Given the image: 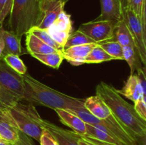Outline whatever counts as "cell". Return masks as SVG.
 I'll use <instances>...</instances> for the list:
<instances>
[{"mask_svg": "<svg viewBox=\"0 0 146 145\" xmlns=\"http://www.w3.org/2000/svg\"><path fill=\"white\" fill-rule=\"evenodd\" d=\"M43 126L52 134L58 145H79L80 136L73 131L63 129L46 119H43Z\"/></svg>", "mask_w": 146, "mask_h": 145, "instance_id": "obj_13", "label": "cell"}, {"mask_svg": "<svg viewBox=\"0 0 146 145\" xmlns=\"http://www.w3.org/2000/svg\"><path fill=\"white\" fill-rule=\"evenodd\" d=\"M84 107L90 113L100 119H105L112 114L108 107L97 95L86 99Z\"/></svg>", "mask_w": 146, "mask_h": 145, "instance_id": "obj_19", "label": "cell"}, {"mask_svg": "<svg viewBox=\"0 0 146 145\" xmlns=\"http://www.w3.org/2000/svg\"><path fill=\"white\" fill-rule=\"evenodd\" d=\"M78 143L79 145H99L94 141L81 136H80L78 138Z\"/></svg>", "mask_w": 146, "mask_h": 145, "instance_id": "obj_34", "label": "cell"}, {"mask_svg": "<svg viewBox=\"0 0 146 145\" xmlns=\"http://www.w3.org/2000/svg\"><path fill=\"white\" fill-rule=\"evenodd\" d=\"M69 110V109H68ZM79 117L85 123L89 124L100 129L108 132L123 145H139L136 136L121 123L113 114L104 119H100L90 113L86 107L77 110H70Z\"/></svg>", "mask_w": 146, "mask_h": 145, "instance_id": "obj_5", "label": "cell"}, {"mask_svg": "<svg viewBox=\"0 0 146 145\" xmlns=\"http://www.w3.org/2000/svg\"><path fill=\"white\" fill-rule=\"evenodd\" d=\"M29 31L32 33L34 35H35L36 36L38 37V38H39V39H41L43 42H44L46 44L49 45V46L55 48L56 50H57L58 51H60V52H63V51H64V48L61 47L58 43L56 42V41L50 36V35L47 33V31H46V30L41 29V28H37V27H33V28H31Z\"/></svg>", "mask_w": 146, "mask_h": 145, "instance_id": "obj_29", "label": "cell"}, {"mask_svg": "<svg viewBox=\"0 0 146 145\" xmlns=\"http://www.w3.org/2000/svg\"><path fill=\"white\" fill-rule=\"evenodd\" d=\"M99 45L107 53L114 58V60H124L123 46L117 41L113 40L98 43Z\"/></svg>", "mask_w": 146, "mask_h": 145, "instance_id": "obj_25", "label": "cell"}, {"mask_svg": "<svg viewBox=\"0 0 146 145\" xmlns=\"http://www.w3.org/2000/svg\"><path fill=\"white\" fill-rule=\"evenodd\" d=\"M4 62L9 65L11 68H12L14 71L18 72L20 75H23L27 73V68L24 65L22 60L20 58L19 56L12 54H8L3 57L2 58Z\"/></svg>", "mask_w": 146, "mask_h": 145, "instance_id": "obj_28", "label": "cell"}, {"mask_svg": "<svg viewBox=\"0 0 146 145\" xmlns=\"http://www.w3.org/2000/svg\"><path fill=\"white\" fill-rule=\"evenodd\" d=\"M8 109L15 120L19 131L39 142L44 127L43 119L34 105L19 102Z\"/></svg>", "mask_w": 146, "mask_h": 145, "instance_id": "obj_6", "label": "cell"}, {"mask_svg": "<svg viewBox=\"0 0 146 145\" xmlns=\"http://www.w3.org/2000/svg\"><path fill=\"white\" fill-rule=\"evenodd\" d=\"M123 51L124 61L128 63V65L131 68V75H133L134 71H138V69L142 68L138 49L135 46L129 45L123 47Z\"/></svg>", "mask_w": 146, "mask_h": 145, "instance_id": "obj_22", "label": "cell"}, {"mask_svg": "<svg viewBox=\"0 0 146 145\" xmlns=\"http://www.w3.org/2000/svg\"><path fill=\"white\" fill-rule=\"evenodd\" d=\"M14 0H0V26H2L6 17L10 14Z\"/></svg>", "mask_w": 146, "mask_h": 145, "instance_id": "obj_30", "label": "cell"}, {"mask_svg": "<svg viewBox=\"0 0 146 145\" xmlns=\"http://www.w3.org/2000/svg\"><path fill=\"white\" fill-rule=\"evenodd\" d=\"M98 44H89L84 45L70 47L63 51L64 59L73 65H80L84 64V60L91 50Z\"/></svg>", "mask_w": 146, "mask_h": 145, "instance_id": "obj_17", "label": "cell"}, {"mask_svg": "<svg viewBox=\"0 0 146 145\" xmlns=\"http://www.w3.org/2000/svg\"><path fill=\"white\" fill-rule=\"evenodd\" d=\"M111 40L117 41L123 47L129 46V45H133L136 47L129 29L123 20L117 23L116 26L113 31V36Z\"/></svg>", "mask_w": 146, "mask_h": 145, "instance_id": "obj_21", "label": "cell"}, {"mask_svg": "<svg viewBox=\"0 0 146 145\" xmlns=\"http://www.w3.org/2000/svg\"><path fill=\"white\" fill-rule=\"evenodd\" d=\"M24 82V99L28 103L41 105L52 109H64L75 111L84 107V100L56 90L29 74L23 75Z\"/></svg>", "mask_w": 146, "mask_h": 145, "instance_id": "obj_2", "label": "cell"}, {"mask_svg": "<svg viewBox=\"0 0 146 145\" xmlns=\"http://www.w3.org/2000/svg\"><path fill=\"white\" fill-rule=\"evenodd\" d=\"M91 38L87 36L86 35L82 33L81 31H74V33H71V35L67 39L65 45H64V50L67 49L72 46H76V45H84V44H95ZM97 44V43H96Z\"/></svg>", "mask_w": 146, "mask_h": 145, "instance_id": "obj_26", "label": "cell"}, {"mask_svg": "<svg viewBox=\"0 0 146 145\" xmlns=\"http://www.w3.org/2000/svg\"><path fill=\"white\" fill-rule=\"evenodd\" d=\"M114 60L99 45L97 44L84 60V63H101Z\"/></svg>", "mask_w": 146, "mask_h": 145, "instance_id": "obj_24", "label": "cell"}, {"mask_svg": "<svg viewBox=\"0 0 146 145\" xmlns=\"http://www.w3.org/2000/svg\"><path fill=\"white\" fill-rule=\"evenodd\" d=\"M24 87L22 75L0 60V107L9 109L24 99Z\"/></svg>", "mask_w": 146, "mask_h": 145, "instance_id": "obj_4", "label": "cell"}, {"mask_svg": "<svg viewBox=\"0 0 146 145\" xmlns=\"http://www.w3.org/2000/svg\"><path fill=\"white\" fill-rule=\"evenodd\" d=\"M19 129L8 109L0 107V139L8 143H16Z\"/></svg>", "mask_w": 146, "mask_h": 145, "instance_id": "obj_11", "label": "cell"}, {"mask_svg": "<svg viewBox=\"0 0 146 145\" xmlns=\"http://www.w3.org/2000/svg\"><path fill=\"white\" fill-rule=\"evenodd\" d=\"M0 140H1V139H0Z\"/></svg>", "mask_w": 146, "mask_h": 145, "instance_id": "obj_39", "label": "cell"}, {"mask_svg": "<svg viewBox=\"0 0 146 145\" xmlns=\"http://www.w3.org/2000/svg\"><path fill=\"white\" fill-rule=\"evenodd\" d=\"M60 121L66 126L73 129V132L79 136H84L86 134V123L79 117L68 109H55Z\"/></svg>", "mask_w": 146, "mask_h": 145, "instance_id": "obj_16", "label": "cell"}, {"mask_svg": "<svg viewBox=\"0 0 146 145\" xmlns=\"http://www.w3.org/2000/svg\"><path fill=\"white\" fill-rule=\"evenodd\" d=\"M0 145H11V144L8 143L4 140H0Z\"/></svg>", "mask_w": 146, "mask_h": 145, "instance_id": "obj_36", "label": "cell"}, {"mask_svg": "<svg viewBox=\"0 0 146 145\" xmlns=\"http://www.w3.org/2000/svg\"><path fill=\"white\" fill-rule=\"evenodd\" d=\"M118 22L115 21L94 20L81 24L78 30L91 38L94 42L98 44L112 39L114 29Z\"/></svg>", "mask_w": 146, "mask_h": 145, "instance_id": "obj_8", "label": "cell"}, {"mask_svg": "<svg viewBox=\"0 0 146 145\" xmlns=\"http://www.w3.org/2000/svg\"><path fill=\"white\" fill-rule=\"evenodd\" d=\"M84 137L91 139L96 143L101 144L123 145L108 132L87 123H86V134Z\"/></svg>", "mask_w": 146, "mask_h": 145, "instance_id": "obj_18", "label": "cell"}, {"mask_svg": "<svg viewBox=\"0 0 146 145\" xmlns=\"http://www.w3.org/2000/svg\"><path fill=\"white\" fill-rule=\"evenodd\" d=\"M40 145H58L51 133L44 128L39 139Z\"/></svg>", "mask_w": 146, "mask_h": 145, "instance_id": "obj_31", "label": "cell"}, {"mask_svg": "<svg viewBox=\"0 0 146 145\" xmlns=\"http://www.w3.org/2000/svg\"><path fill=\"white\" fill-rule=\"evenodd\" d=\"M126 7L141 19L145 28V0H127Z\"/></svg>", "mask_w": 146, "mask_h": 145, "instance_id": "obj_27", "label": "cell"}, {"mask_svg": "<svg viewBox=\"0 0 146 145\" xmlns=\"http://www.w3.org/2000/svg\"><path fill=\"white\" fill-rule=\"evenodd\" d=\"M61 1H62L63 2H64V3H65V4H66V3L68 2V1H69V0H61Z\"/></svg>", "mask_w": 146, "mask_h": 145, "instance_id": "obj_37", "label": "cell"}, {"mask_svg": "<svg viewBox=\"0 0 146 145\" xmlns=\"http://www.w3.org/2000/svg\"><path fill=\"white\" fill-rule=\"evenodd\" d=\"M123 21L129 29L140 55L141 63L146 65V35L145 28L141 19L125 6L123 14Z\"/></svg>", "mask_w": 146, "mask_h": 145, "instance_id": "obj_7", "label": "cell"}, {"mask_svg": "<svg viewBox=\"0 0 146 145\" xmlns=\"http://www.w3.org/2000/svg\"><path fill=\"white\" fill-rule=\"evenodd\" d=\"M4 44L2 38L0 36V60L3 58V53H4Z\"/></svg>", "mask_w": 146, "mask_h": 145, "instance_id": "obj_35", "label": "cell"}, {"mask_svg": "<svg viewBox=\"0 0 146 145\" xmlns=\"http://www.w3.org/2000/svg\"><path fill=\"white\" fill-rule=\"evenodd\" d=\"M11 145H34L31 139H30L29 136L26 135L21 131H19V139L16 143L13 144Z\"/></svg>", "mask_w": 146, "mask_h": 145, "instance_id": "obj_33", "label": "cell"}, {"mask_svg": "<svg viewBox=\"0 0 146 145\" xmlns=\"http://www.w3.org/2000/svg\"><path fill=\"white\" fill-rule=\"evenodd\" d=\"M31 55L44 65H48L54 69H58L64 60L63 52L47 54H31Z\"/></svg>", "mask_w": 146, "mask_h": 145, "instance_id": "obj_23", "label": "cell"}, {"mask_svg": "<svg viewBox=\"0 0 146 145\" xmlns=\"http://www.w3.org/2000/svg\"><path fill=\"white\" fill-rule=\"evenodd\" d=\"M134 109L136 113L142 118L143 120L146 121V101L145 99L142 98L139 100L134 102Z\"/></svg>", "mask_w": 146, "mask_h": 145, "instance_id": "obj_32", "label": "cell"}, {"mask_svg": "<svg viewBox=\"0 0 146 145\" xmlns=\"http://www.w3.org/2000/svg\"><path fill=\"white\" fill-rule=\"evenodd\" d=\"M125 1L127 0H100L101 13L96 21H115L123 20Z\"/></svg>", "mask_w": 146, "mask_h": 145, "instance_id": "obj_12", "label": "cell"}, {"mask_svg": "<svg viewBox=\"0 0 146 145\" xmlns=\"http://www.w3.org/2000/svg\"><path fill=\"white\" fill-rule=\"evenodd\" d=\"M0 36L2 38L4 44L3 57L8 54L20 56L28 53L27 49L21 45V38L11 31L4 29L2 26L0 27Z\"/></svg>", "mask_w": 146, "mask_h": 145, "instance_id": "obj_14", "label": "cell"}, {"mask_svg": "<svg viewBox=\"0 0 146 145\" xmlns=\"http://www.w3.org/2000/svg\"><path fill=\"white\" fill-rule=\"evenodd\" d=\"M121 95H123L133 102L144 98L145 99V94L141 85L140 80L137 75H131L127 80L125 85L121 90H117Z\"/></svg>", "mask_w": 146, "mask_h": 145, "instance_id": "obj_15", "label": "cell"}, {"mask_svg": "<svg viewBox=\"0 0 146 145\" xmlns=\"http://www.w3.org/2000/svg\"><path fill=\"white\" fill-rule=\"evenodd\" d=\"M25 35L26 49L30 55L31 54H47L51 53L60 52V51L56 50L55 48L46 44L30 31H28Z\"/></svg>", "mask_w": 146, "mask_h": 145, "instance_id": "obj_20", "label": "cell"}, {"mask_svg": "<svg viewBox=\"0 0 146 145\" xmlns=\"http://www.w3.org/2000/svg\"><path fill=\"white\" fill-rule=\"evenodd\" d=\"M65 3L61 0H40L39 7L41 11L39 21L36 26L46 30L55 21L63 11Z\"/></svg>", "mask_w": 146, "mask_h": 145, "instance_id": "obj_9", "label": "cell"}, {"mask_svg": "<svg viewBox=\"0 0 146 145\" xmlns=\"http://www.w3.org/2000/svg\"><path fill=\"white\" fill-rule=\"evenodd\" d=\"M50 36L64 48L67 39L72 33L71 15L63 11L54 23L46 29Z\"/></svg>", "mask_w": 146, "mask_h": 145, "instance_id": "obj_10", "label": "cell"}, {"mask_svg": "<svg viewBox=\"0 0 146 145\" xmlns=\"http://www.w3.org/2000/svg\"><path fill=\"white\" fill-rule=\"evenodd\" d=\"M1 26H0V27H1Z\"/></svg>", "mask_w": 146, "mask_h": 145, "instance_id": "obj_40", "label": "cell"}, {"mask_svg": "<svg viewBox=\"0 0 146 145\" xmlns=\"http://www.w3.org/2000/svg\"><path fill=\"white\" fill-rule=\"evenodd\" d=\"M40 0H14L9 14V31L22 38L39 21Z\"/></svg>", "mask_w": 146, "mask_h": 145, "instance_id": "obj_3", "label": "cell"}, {"mask_svg": "<svg viewBox=\"0 0 146 145\" xmlns=\"http://www.w3.org/2000/svg\"><path fill=\"white\" fill-rule=\"evenodd\" d=\"M99 144V145H106V144Z\"/></svg>", "mask_w": 146, "mask_h": 145, "instance_id": "obj_38", "label": "cell"}, {"mask_svg": "<svg viewBox=\"0 0 146 145\" xmlns=\"http://www.w3.org/2000/svg\"><path fill=\"white\" fill-rule=\"evenodd\" d=\"M96 92L108 107L113 116L138 140L141 138L145 139L146 121L136 113L133 106L125 101L113 86L101 82L96 86Z\"/></svg>", "mask_w": 146, "mask_h": 145, "instance_id": "obj_1", "label": "cell"}]
</instances>
